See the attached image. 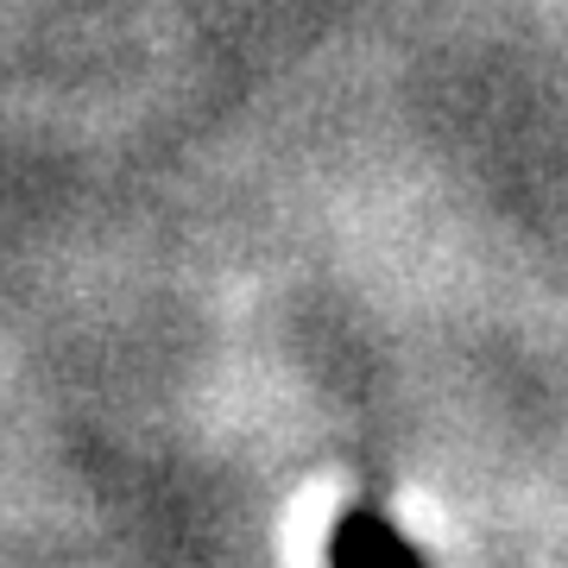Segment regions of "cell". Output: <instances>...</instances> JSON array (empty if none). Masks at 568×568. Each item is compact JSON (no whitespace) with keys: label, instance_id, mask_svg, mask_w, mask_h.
I'll list each match as a JSON object with an SVG mask.
<instances>
[{"label":"cell","instance_id":"cell-1","mask_svg":"<svg viewBox=\"0 0 568 568\" xmlns=\"http://www.w3.org/2000/svg\"><path fill=\"white\" fill-rule=\"evenodd\" d=\"M328 568H429V562L379 506H354L328 537Z\"/></svg>","mask_w":568,"mask_h":568}]
</instances>
